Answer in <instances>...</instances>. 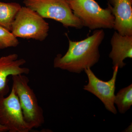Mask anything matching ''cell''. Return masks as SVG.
<instances>
[{"mask_svg": "<svg viewBox=\"0 0 132 132\" xmlns=\"http://www.w3.org/2000/svg\"><path fill=\"white\" fill-rule=\"evenodd\" d=\"M105 36L103 29H98L82 40L74 41L68 38L67 51L64 55H57L54 60V67L76 73L91 68L99 61V47Z\"/></svg>", "mask_w": 132, "mask_h": 132, "instance_id": "6da1fadb", "label": "cell"}, {"mask_svg": "<svg viewBox=\"0 0 132 132\" xmlns=\"http://www.w3.org/2000/svg\"><path fill=\"white\" fill-rule=\"evenodd\" d=\"M83 27L92 30L113 28L114 17L109 7L102 8L95 0H67Z\"/></svg>", "mask_w": 132, "mask_h": 132, "instance_id": "7a4b0ae2", "label": "cell"}, {"mask_svg": "<svg viewBox=\"0 0 132 132\" xmlns=\"http://www.w3.org/2000/svg\"><path fill=\"white\" fill-rule=\"evenodd\" d=\"M26 75L12 76V87L18 98L25 120L32 129L40 127L45 123L43 112L33 89L29 85Z\"/></svg>", "mask_w": 132, "mask_h": 132, "instance_id": "3957f363", "label": "cell"}, {"mask_svg": "<svg viewBox=\"0 0 132 132\" xmlns=\"http://www.w3.org/2000/svg\"><path fill=\"white\" fill-rule=\"evenodd\" d=\"M49 24L37 12L21 7L12 23L11 32L16 38L45 40L48 35Z\"/></svg>", "mask_w": 132, "mask_h": 132, "instance_id": "277c9868", "label": "cell"}, {"mask_svg": "<svg viewBox=\"0 0 132 132\" xmlns=\"http://www.w3.org/2000/svg\"><path fill=\"white\" fill-rule=\"evenodd\" d=\"M24 3L44 19L55 20L65 27L81 29L83 27L67 0H24Z\"/></svg>", "mask_w": 132, "mask_h": 132, "instance_id": "5b68a950", "label": "cell"}, {"mask_svg": "<svg viewBox=\"0 0 132 132\" xmlns=\"http://www.w3.org/2000/svg\"><path fill=\"white\" fill-rule=\"evenodd\" d=\"M0 123L9 132H28L32 129L25 120L19 98L12 87L8 96H0Z\"/></svg>", "mask_w": 132, "mask_h": 132, "instance_id": "8992f818", "label": "cell"}, {"mask_svg": "<svg viewBox=\"0 0 132 132\" xmlns=\"http://www.w3.org/2000/svg\"><path fill=\"white\" fill-rule=\"evenodd\" d=\"M113 69L112 77L110 80L106 81L97 78L91 68H88L85 69L84 71L87 75L88 82L87 85L84 86L83 89L98 98L108 111L116 114L117 113V111L114 106V93L119 68L118 66H115L113 67Z\"/></svg>", "mask_w": 132, "mask_h": 132, "instance_id": "52a82bcc", "label": "cell"}, {"mask_svg": "<svg viewBox=\"0 0 132 132\" xmlns=\"http://www.w3.org/2000/svg\"><path fill=\"white\" fill-rule=\"evenodd\" d=\"M114 17L113 29L123 35H132V0H108Z\"/></svg>", "mask_w": 132, "mask_h": 132, "instance_id": "ba28073f", "label": "cell"}, {"mask_svg": "<svg viewBox=\"0 0 132 132\" xmlns=\"http://www.w3.org/2000/svg\"><path fill=\"white\" fill-rule=\"evenodd\" d=\"M26 62L25 59H19L16 54L0 58V96H5L9 93V76L27 75L30 72L29 69L22 67Z\"/></svg>", "mask_w": 132, "mask_h": 132, "instance_id": "9c48e42d", "label": "cell"}, {"mask_svg": "<svg viewBox=\"0 0 132 132\" xmlns=\"http://www.w3.org/2000/svg\"><path fill=\"white\" fill-rule=\"evenodd\" d=\"M112 50L109 57L113 67L122 68L126 65L124 61L132 58V35H123L115 31L111 40Z\"/></svg>", "mask_w": 132, "mask_h": 132, "instance_id": "30bf717a", "label": "cell"}, {"mask_svg": "<svg viewBox=\"0 0 132 132\" xmlns=\"http://www.w3.org/2000/svg\"><path fill=\"white\" fill-rule=\"evenodd\" d=\"M21 7L16 3L0 2V26L10 31L12 23Z\"/></svg>", "mask_w": 132, "mask_h": 132, "instance_id": "8fae6325", "label": "cell"}, {"mask_svg": "<svg viewBox=\"0 0 132 132\" xmlns=\"http://www.w3.org/2000/svg\"><path fill=\"white\" fill-rule=\"evenodd\" d=\"M119 112L125 113L129 110L132 105V84L121 89L116 95L114 100Z\"/></svg>", "mask_w": 132, "mask_h": 132, "instance_id": "7c38bea8", "label": "cell"}, {"mask_svg": "<svg viewBox=\"0 0 132 132\" xmlns=\"http://www.w3.org/2000/svg\"><path fill=\"white\" fill-rule=\"evenodd\" d=\"M19 43L17 38L11 31L0 26V50L9 47H15Z\"/></svg>", "mask_w": 132, "mask_h": 132, "instance_id": "4fadbf2b", "label": "cell"}, {"mask_svg": "<svg viewBox=\"0 0 132 132\" xmlns=\"http://www.w3.org/2000/svg\"><path fill=\"white\" fill-rule=\"evenodd\" d=\"M8 131V130L7 128L3 126L0 123V132H5Z\"/></svg>", "mask_w": 132, "mask_h": 132, "instance_id": "5bb4252c", "label": "cell"}, {"mask_svg": "<svg viewBox=\"0 0 132 132\" xmlns=\"http://www.w3.org/2000/svg\"><path fill=\"white\" fill-rule=\"evenodd\" d=\"M132 130V125H130V126H129L128 127V128H127L126 130L125 131L126 132H131V131Z\"/></svg>", "mask_w": 132, "mask_h": 132, "instance_id": "9a60e30c", "label": "cell"}]
</instances>
